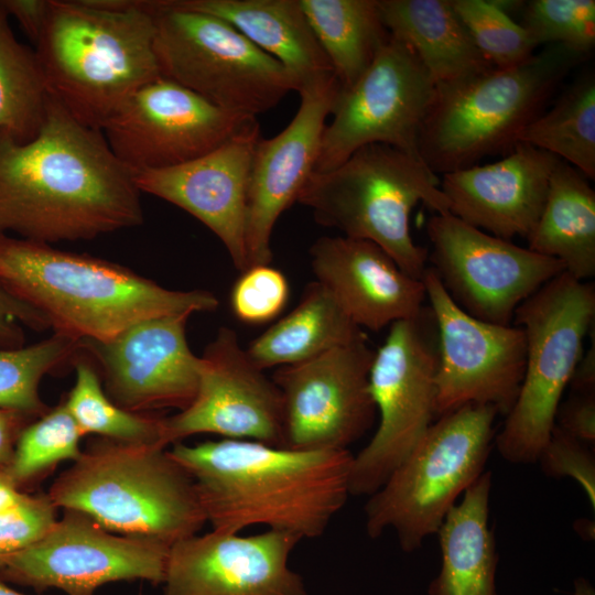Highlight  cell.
Masks as SVG:
<instances>
[{
  "instance_id": "obj_1",
  "label": "cell",
  "mask_w": 595,
  "mask_h": 595,
  "mask_svg": "<svg viewBox=\"0 0 595 595\" xmlns=\"http://www.w3.org/2000/svg\"><path fill=\"white\" fill-rule=\"evenodd\" d=\"M140 194L102 132L52 97L34 139L0 133V234L51 245L137 227Z\"/></svg>"
},
{
  "instance_id": "obj_2",
  "label": "cell",
  "mask_w": 595,
  "mask_h": 595,
  "mask_svg": "<svg viewBox=\"0 0 595 595\" xmlns=\"http://www.w3.org/2000/svg\"><path fill=\"white\" fill-rule=\"evenodd\" d=\"M167 451L192 477L206 521L217 531L263 526L315 539L350 496L349 450L300 451L221 439L178 442Z\"/></svg>"
},
{
  "instance_id": "obj_3",
  "label": "cell",
  "mask_w": 595,
  "mask_h": 595,
  "mask_svg": "<svg viewBox=\"0 0 595 595\" xmlns=\"http://www.w3.org/2000/svg\"><path fill=\"white\" fill-rule=\"evenodd\" d=\"M0 283L76 340L107 342L143 320L219 305L208 291L166 289L121 264L4 234Z\"/></svg>"
},
{
  "instance_id": "obj_4",
  "label": "cell",
  "mask_w": 595,
  "mask_h": 595,
  "mask_svg": "<svg viewBox=\"0 0 595 595\" xmlns=\"http://www.w3.org/2000/svg\"><path fill=\"white\" fill-rule=\"evenodd\" d=\"M153 39L141 0H48L34 51L50 96L101 131L133 93L161 77Z\"/></svg>"
},
{
  "instance_id": "obj_5",
  "label": "cell",
  "mask_w": 595,
  "mask_h": 595,
  "mask_svg": "<svg viewBox=\"0 0 595 595\" xmlns=\"http://www.w3.org/2000/svg\"><path fill=\"white\" fill-rule=\"evenodd\" d=\"M56 508L104 529L172 545L207 522L195 484L160 444L95 442L47 494Z\"/></svg>"
},
{
  "instance_id": "obj_6",
  "label": "cell",
  "mask_w": 595,
  "mask_h": 595,
  "mask_svg": "<svg viewBox=\"0 0 595 595\" xmlns=\"http://www.w3.org/2000/svg\"><path fill=\"white\" fill-rule=\"evenodd\" d=\"M296 202L321 226L376 244L418 280L429 252L412 239L410 214L419 203L448 213L437 175L422 160L380 143L358 149L331 171L313 172Z\"/></svg>"
},
{
  "instance_id": "obj_7",
  "label": "cell",
  "mask_w": 595,
  "mask_h": 595,
  "mask_svg": "<svg viewBox=\"0 0 595 595\" xmlns=\"http://www.w3.org/2000/svg\"><path fill=\"white\" fill-rule=\"evenodd\" d=\"M581 57L553 45L519 66L435 86L420 136L421 160L445 174L509 152Z\"/></svg>"
},
{
  "instance_id": "obj_8",
  "label": "cell",
  "mask_w": 595,
  "mask_h": 595,
  "mask_svg": "<svg viewBox=\"0 0 595 595\" xmlns=\"http://www.w3.org/2000/svg\"><path fill=\"white\" fill-rule=\"evenodd\" d=\"M496 408L466 404L440 415L365 505L371 539L393 530L412 552L436 534L457 498L485 472L495 441Z\"/></svg>"
},
{
  "instance_id": "obj_9",
  "label": "cell",
  "mask_w": 595,
  "mask_h": 595,
  "mask_svg": "<svg viewBox=\"0 0 595 595\" xmlns=\"http://www.w3.org/2000/svg\"><path fill=\"white\" fill-rule=\"evenodd\" d=\"M513 323L524 332L526 367L494 443L504 459L532 464L555 426L562 396L595 323L594 284L563 271L518 306Z\"/></svg>"
},
{
  "instance_id": "obj_10",
  "label": "cell",
  "mask_w": 595,
  "mask_h": 595,
  "mask_svg": "<svg viewBox=\"0 0 595 595\" xmlns=\"http://www.w3.org/2000/svg\"><path fill=\"white\" fill-rule=\"evenodd\" d=\"M154 22L153 51L162 78L214 106L251 117L295 90L284 66L224 20L169 0H141Z\"/></svg>"
},
{
  "instance_id": "obj_11",
  "label": "cell",
  "mask_w": 595,
  "mask_h": 595,
  "mask_svg": "<svg viewBox=\"0 0 595 595\" xmlns=\"http://www.w3.org/2000/svg\"><path fill=\"white\" fill-rule=\"evenodd\" d=\"M439 337L429 306L389 326L375 351L369 391L379 424L353 456L349 491L370 496L423 437L436 416Z\"/></svg>"
},
{
  "instance_id": "obj_12",
  "label": "cell",
  "mask_w": 595,
  "mask_h": 595,
  "mask_svg": "<svg viewBox=\"0 0 595 595\" xmlns=\"http://www.w3.org/2000/svg\"><path fill=\"white\" fill-rule=\"evenodd\" d=\"M435 85L413 51L391 34L348 89H340L325 126L314 172L331 171L368 144L420 159V136Z\"/></svg>"
},
{
  "instance_id": "obj_13",
  "label": "cell",
  "mask_w": 595,
  "mask_h": 595,
  "mask_svg": "<svg viewBox=\"0 0 595 595\" xmlns=\"http://www.w3.org/2000/svg\"><path fill=\"white\" fill-rule=\"evenodd\" d=\"M170 547L158 539L118 536L80 512L65 510L42 539L3 563L0 578L67 595H95L100 586L121 581L161 585Z\"/></svg>"
},
{
  "instance_id": "obj_14",
  "label": "cell",
  "mask_w": 595,
  "mask_h": 595,
  "mask_svg": "<svg viewBox=\"0 0 595 595\" xmlns=\"http://www.w3.org/2000/svg\"><path fill=\"white\" fill-rule=\"evenodd\" d=\"M431 267L452 300L485 322L509 325L518 306L564 271L563 264L466 224L435 214L426 225Z\"/></svg>"
},
{
  "instance_id": "obj_15",
  "label": "cell",
  "mask_w": 595,
  "mask_h": 595,
  "mask_svg": "<svg viewBox=\"0 0 595 595\" xmlns=\"http://www.w3.org/2000/svg\"><path fill=\"white\" fill-rule=\"evenodd\" d=\"M422 282L439 337L436 415L466 404L491 405L507 415L524 374L523 329L466 313L452 300L431 267Z\"/></svg>"
},
{
  "instance_id": "obj_16",
  "label": "cell",
  "mask_w": 595,
  "mask_h": 595,
  "mask_svg": "<svg viewBox=\"0 0 595 595\" xmlns=\"http://www.w3.org/2000/svg\"><path fill=\"white\" fill-rule=\"evenodd\" d=\"M256 120L218 108L160 77L133 93L101 132L113 154L136 173L201 158Z\"/></svg>"
},
{
  "instance_id": "obj_17",
  "label": "cell",
  "mask_w": 595,
  "mask_h": 595,
  "mask_svg": "<svg viewBox=\"0 0 595 595\" xmlns=\"http://www.w3.org/2000/svg\"><path fill=\"white\" fill-rule=\"evenodd\" d=\"M374 356L364 339L278 367L272 380L282 398V447L348 450L364 436L377 412L369 391Z\"/></svg>"
},
{
  "instance_id": "obj_18",
  "label": "cell",
  "mask_w": 595,
  "mask_h": 595,
  "mask_svg": "<svg viewBox=\"0 0 595 595\" xmlns=\"http://www.w3.org/2000/svg\"><path fill=\"white\" fill-rule=\"evenodd\" d=\"M202 433L283 446L280 390L250 360L237 333L229 327H220L201 356L193 401L163 419L166 446Z\"/></svg>"
},
{
  "instance_id": "obj_19",
  "label": "cell",
  "mask_w": 595,
  "mask_h": 595,
  "mask_svg": "<svg viewBox=\"0 0 595 595\" xmlns=\"http://www.w3.org/2000/svg\"><path fill=\"white\" fill-rule=\"evenodd\" d=\"M301 540L285 531L239 533L210 530L170 547L161 595H307L290 567Z\"/></svg>"
},
{
  "instance_id": "obj_20",
  "label": "cell",
  "mask_w": 595,
  "mask_h": 595,
  "mask_svg": "<svg viewBox=\"0 0 595 595\" xmlns=\"http://www.w3.org/2000/svg\"><path fill=\"white\" fill-rule=\"evenodd\" d=\"M191 315L143 320L107 342L80 340V348L98 363L115 403L137 413L161 408L181 411L193 401L201 357L186 339Z\"/></svg>"
},
{
  "instance_id": "obj_21",
  "label": "cell",
  "mask_w": 595,
  "mask_h": 595,
  "mask_svg": "<svg viewBox=\"0 0 595 595\" xmlns=\"http://www.w3.org/2000/svg\"><path fill=\"white\" fill-rule=\"evenodd\" d=\"M339 90L335 75L301 90L299 110L286 128L273 138L260 137L258 140L247 193L245 244L248 268L271 263L274 225L296 202L314 172L325 120Z\"/></svg>"
},
{
  "instance_id": "obj_22",
  "label": "cell",
  "mask_w": 595,
  "mask_h": 595,
  "mask_svg": "<svg viewBox=\"0 0 595 595\" xmlns=\"http://www.w3.org/2000/svg\"><path fill=\"white\" fill-rule=\"evenodd\" d=\"M260 139L256 120L209 153L184 164L134 173L140 193L160 197L194 216L223 242L234 266L248 268L247 193L252 155Z\"/></svg>"
},
{
  "instance_id": "obj_23",
  "label": "cell",
  "mask_w": 595,
  "mask_h": 595,
  "mask_svg": "<svg viewBox=\"0 0 595 595\" xmlns=\"http://www.w3.org/2000/svg\"><path fill=\"white\" fill-rule=\"evenodd\" d=\"M560 161L536 147L517 143L497 162L443 174L440 186L450 214L506 240L526 238L541 215Z\"/></svg>"
},
{
  "instance_id": "obj_24",
  "label": "cell",
  "mask_w": 595,
  "mask_h": 595,
  "mask_svg": "<svg viewBox=\"0 0 595 595\" xmlns=\"http://www.w3.org/2000/svg\"><path fill=\"white\" fill-rule=\"evenodd\" d=\"M316 281L325 285L361 329L378 332L418 316L426 292L376 244L345 236L321 237L310 248Z\"/></svg>"
},
{
  "instance_id": "obj_25",
  "label": "cell",
  "mask_w": 595,
  "mask_h": 595,
  "mask_svg": "<svg viewBox=\"0 0 595 595\" xmlns=\"http://www.w3.org/2000/svg\"><path fill=\"white\" fill-rule=\"evenodd\" d=\"M224 20L280 62L301 90L334 75L300 0H169Z\"/></svg>"
},
{
  "instance_id": "obj_26",
  "label": "cell",
  "mask_w": 595,
  "mask_h": 595,
  "mask_svg": "<svg viewBox=\"0 0 595 595\" xmlns=\"http://www.w3.org/2000/svg\"><path fill=\"white\" fill-rule=\"evenodd\" d=\"M493 475L484 472L453 506L436 532L442 562L429 595H498V554L489 528Z\"/></svg>"
},
{
  "instance_id": "obj_27",
  "label": "cell",
  "mask_w": 595,
  "mask_h": 595,
  "mask_svg": "<svg viewBox=\"0 0 595 595\" xmlns=\"http://www.w3.org/2000/svg\"><path fill=\"white\" fill-rule=\"evenodd\" d=\"M385 26L416 55L435 86L494 68L479 53L451 0H379Z\"/></svg>"
},
{
  "instance_id": "obj_28",
  "label": "cell",
  "mask_w": 595,
  "mask_h": 595,
  "mask_svg": "<svg viewBox=\"0 0 595 595\" xmlns=\"http://www.w3.org/2000/svg\"><path fill=\"white\" fill-rule=\"evenodd\" d=\"M368 339L332 292L309 283L296 306L252 339L246 351L261 370L309 360L333 348Z\"/></svg>"
},
{
  "instance_id": "obj_29",
  "label": "cell",
  "mask_w": 595,
  "mask_h": 595,
  "mask_svg": "<svg viewBox=\"0 0 595 595\" xmlns=\"http://www.w3.org/2000/svg\"><path fill=\"white\" fill-rule=\"evenodd\" d=\"M526 239L528 249L559 260L571 277L586 281L595 275V192L581 172L562 160Z\"/></svg>"
},
{
  "instance_id": "obj_30",
  "label": "cell",
  "mask_w": 595,
  "mask_h": 595,
  "mask_svg": "<svg viewBox=\"0 0 595 595\" xmlns=\"http://www.w3.org/2000/svg\"><path fill=\"white\" fill-rule=\"evenodd\" d=\"M301 7L345 90L367 71L388 41L379 0H300Z\"/></svg>"
},
{
  "instance_id": "obj_31",
  "label": "cell",
  "mask_w": 595,
  "mask_h": 595,
  "mask_svg": "<svg viewBox=\"0 0 595 595\" xmlns=\"http://www.w3.org/2000/svg\"><path fill=\"white\" fill-rule=\"evenodd\" d=\"M50 97L34 48L17 39L0 2V133L21 144L34 139Z\"/></svg>"
},
{
  "instance_id": "obj_32",
  "label": "cell",
  "mask_w": 595,
  "mask_h": 595,
  "mask_svg": "<svg viewBox=\"0 0 595 595\" xmlns=\"http://www.w3.org/2000/svg\"><path fill=\"white\" fill-rule=\"evenodd\" d=\"M518 143L549 152L595 178V82L586 76L521 132Z\"/></svg>"
},
{
  "instance_id": "obj_33",
  "label": "cell",
  "mask_w": 595,
  "mask_h": 595,
  "mask_svg": "<svg viewBox=\"0 0 595 595\" xmlns=\"http://www.w3.org/2000/svg\"><path fill=\"white\" fill-rule=\"evenodd\" d=\"M76 378L64 404L83 435L129 444L163 442V419L128 411L115 403L102 390L98 374L87 359L75 363Z\"/></svg>"
},
{
  "instance_id": "obj_34",
  "label": "cell",
  "mask_w": 595,
  "mask_h": 595,
  "mask_svg": "<svg viewBox=\"0 0 595 595\" xmlns=\"http://www.w3.org/2000/svg\"><path fill=\"white\" fill-rule=\"evenodd\" d=\"M79 350L80 340L56 332L32 345L0 348V409L32 418L43 415L46 407L39 393L42 378Z\"/></svg>"
},
{
  "instance_id": "obj_35",
  "label": "cell",
  "mask_w": 595,
  "mask_h": 595,
  "mask_svg": "<svg viewBox=\"0 0 595 595\" xmlns=\"http://www.w3.org/2000/svg\"><path fill=\"white\" fill-rule=\"evenodd\" d=\"M83 436L62 403L22 430L4 470L20 488L63 461H76L83 452Z\"/></svg>"
},
{
  "instance_id": "obj_36",
  "label": "cell",
  "mask_w": 595,
  "mask_h": 595,
  "mask_svg": "<svg viewBox=\"0 0 595 595\" xmlns=\"http://www.w3.org/2000/svg\"><path fill=\"white\" fill-rule=\"evenodd\" d=\"M483 57L494 68H511L528 62L538 46L528 31L500 4L485 0H451Z\"/></svg>"
},
{
  "instance_id": "obj_37",
  "label": "cell",
  "mask_w": 595,
  "mask_h": 595,
  "mask_svg": "<svg viewBox=\"0 0 595 595\" xmlns=\"http://www.w3.org/2000/svg\"><path fill=\"white\" fill-rule=\"evenodd\" d=\"M521 25L537 45H561L583 56L595 44V1H530L523 10Z\"/></svg>"
},
{
  "instance_id": "obj_38",
  "label": "cell",
  "mask_w": 595,
  "mask_h": 595,
  "mask_svg": "<svg viewBox=\"0 0 595 595\" xmlns=\"http://www.w3.org/2000/svg\"><path fill=\"white\" fill-rule=\"evenodd\" d=\"M290 288L284 274L270 264L252 266L235 282L230 306L235 316L246 324H263L284 309Z\"/></svg>"
},
{
  "instance_id": "obj_39",
  "label": "cell",
  "mask_w": 595,
  "mask_h": 595,
  "mask_svg": "<svg viewBox=\"0 0 595 595\" xmlns=\"http://www.w3.org/2000/svg\"><path fill=\"white\" fill-rule=\"evenodd\" d=\"M56 507L48 496L25 497L0 513V569L13 554L42 539L55 523Z\"/></svg>"
},
{
  "instance_id": "obj_40",
  "label": "cell",
  "mask_w": 595,
  "mask_h": 595,
  "mask_svg": "<svg viewBox=\"0 0 595 595\" xmlns=\"http://www.w3.org/2000/svg\"><path fill=\"white\" fill-rule=\"evenodd\" d=\"M537 462L545 476L574 479L595 508V455L591 445L554 426Z\"/></svg>"
},
{
  "instance_id": "obj_41",
  "label": "cell",
  "mask_w": 595,
  "mask_h": 595,
  "mask_svg": "<svg viewBox=\"0 0 595 595\" xmlns=\"http://www.w3.org/2000/svg\"><path fill=\"white\" fill-rule=\"evenodd\" d=\"M23 326L37 332L50 327L37 311L17 299L0 283V348L24 346Z\"/></svg>"
},
{
  "instance_id": "obj_42",
  "label": "cell",
  "mask_w": 595,
  "mask_h": 595,
  "mask_svg": "<svg viewBox=\"0 0 595 595\" xmlns=\"http://www.w3.org/2000/svg\"><path fill=\"white\" fill-rule=\"evenodd\" d=\"M555 426L591 446L595 443V390L571 391L560 403Z\"/></svg>"
},
{
  "instance_id": "obj_43",
  "label": "cell",
  "mask_w": 595,
  "mask_h": 595,
  "mask_svg": "<svg viewBox=\"0 0 595 595\" xmlns=\"http://www.w3.org/2000/svg\"><path fill=\"white\" fill-rule=\"evenodd\" d=\"M9 18L13 17L35 43L43 26L48 0H0Z\"/></svg>"
},
{
  "instance_id": "obj_44",
  "label": "cell",
  "mask_w": 595,
  "mask_h": 595,
  "mask_svg": "<svg viewBox=\"0 0 595 595\" xmlns=\"http://www.w3.org/2000/svg\"><path fill=\"white\" fill-rule=\"evenodd\" d=\"M26 414L0 409V467L6 468L12 457L22 430L29 424Z\"/></svg>"
},
{
  "instance_id": "obj_45",
  "label": "cell",
  "mask_w": 595,
  "mask_h": 595,
  "mask_svg": "<svg viewBox=\"0 0 595 595\" xmlns=\"http://www.w3.org/2000/svg\"><path fill=\"white\" fill-rule=\"evenodd\" d=\"M592 345L583 353L577 363L571 381L569 383L571 391H591L595 390V328L591 329Z\"/></svg>"
},
{
  "instance_id": "obj_46",
  "label": "cell",
  "mask_w": 595,
  "mask_h": 595,
  "mask_svg": "<svg viewBox=\"0 0 595 595\" xmlns=\"http://www.w3.org/2000/svg\"><path fill=\"white\" fill-rule=\"evenodd\" d=\"M25 495L0 467V513L18 505Z\"/></svg>"
},
{
  "instance_id": "obj_47",
  "label": "cell",
  "mask_w": 595,
  "mask_h": 595,
  "mask_svg": "<svg viewBox=\"0 0 595 595\" xmlns=\"http://www.w3.org/2000/svg\"><path fill=\"white\" fill-rule=\"evenodd\" d=\"M573 595H595V589L589 581L580 577L574 582Z\"/></svg>"
},
{
  "instance_id": "obj_48",
  "label": "cell",
  "mask_w": 595,
  "mask_h": 595,
  "mask_svg": "<svg viewBox=\"0 0 595 595\" xmlns=\"http://www.w3.org/2000/svg\"><path fill=\"white\" fill-rule=\"evenodd\" d=\"M0 595H25L20 592H17L10 587L4 581L0 578Z\"/></svg>"
}]
</instances>
